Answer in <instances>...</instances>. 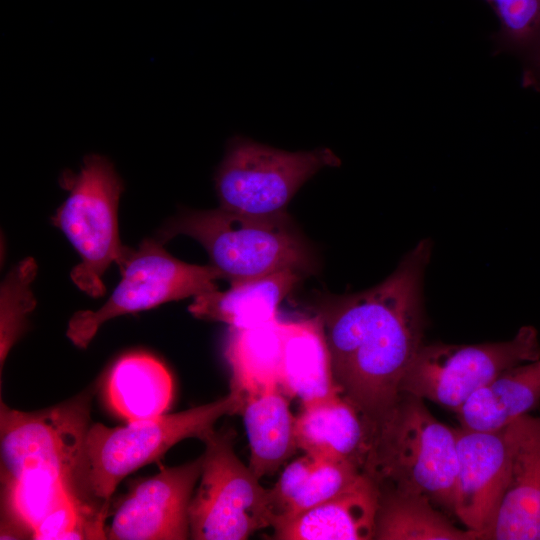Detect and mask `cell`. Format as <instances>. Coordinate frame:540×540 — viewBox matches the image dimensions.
Wrapping results in <instances>:
<instances>
[{
	"label": "cell",
	"instance_id": "obj_1",
	"mask_svg": "<svg viewBox=\"0 0 540 540\" xmlns=\"http://www.w3.org/2000/svg\"><path fill=\"white\" fill-rule=\"evenodd\" d=\"M431 252L430 240H421L381 283L319 305L335 383L368 433L396 403L423 344V281Z\"/></svg>",
	"mask_w": 540,
	"mask_h": 540
},
{
	"label": "cell",
	"instance_id": "obj_2",
	"mask_svg": "<svg viewBox=\"0 0 540 540\" xmlns=\"http://www.w3.org/2000/svg\"><path fill=\"white\" fill-rule=\"evenodd\" d=\"M457 465V429L438 421L422 398L401 392L368 433L362 472L379 490L422 494L453 512Z\"/></svg>",
	"mask_w": 540,
	"mask_h": 540
},
{
	"label": "cell",
	"instance_id": "obj_3",
	"mask_svg": "<svg viewBox=\"0 0 540 540\" xmlns=\"http://www.w3.org/2000/svg\"><path fill=\"white\" fill-rule=\"evenodd\" d=\"M243 405V396L230 390L214 402L174 414L116 427L91 424L75 474L79 495L108 514L110 499L127 475L157 461L184 439L203 441L222 416L241 414Z\"/></svg>",
	"mask_w": 540,
	"mask_h": 540
},
{
	"label": "cell",
	"instance_id": "obj_4",
	"mask_svg": "<svg viewBox=\"0 0 540 540\" xmlns=\"http://www.w3.org/2000/svg\"><path fill=\"white\" fill-rule=\"evenodd\" d=\"M197 240L211 265L230 283L279 271L310 272L308 247L286 215L256 217L225 210L194 211L174 218L161 230V241L176 235Z\"/></svg>",
	"mask_w": 540,
	"mask_h": 540
},
{
	"label": "cell",
	"instance_id": "obj_5",
	"mask_svg": "<svg viewBox=\"0 0 540 540\" xmlns=\"http://www.w3.org/2000/svg\"><path fill=\"white\" fill-rule=\"evenodd\" d=\"M59 183L68 191V197L52 217V223L81 257L70 277L89 296H102L104 272L112 263L120 267L130 250L121 244L118 229L123 182L107 158L90 154L78 173L64 171Z\"/></svg>",
	"mask_w": 540,
	"mask_h": 540
},
{
	"label": "cell",
	"instance_id": "obj_6",
	"mask_svg": "<svg viewBox=\"0 0 540 540\" xmlns=\"http://www.w3.org/2000/svg\"><path fill=\"white\" fill-rule=\"evenodd\" d=\"M234 431H212L204 440L199 486L189 507L190 538L244 540L273 527L271 491L234 452Z\"/></svg>",
	"mask_w": 540,
	"mask_h": 540
},
{
	"label": "cell",
	"instance_id": "obj_7",
	"mask_svg": "<svg viewBox=\"0 0 540 540\" xmlns=\"http://www.w3.org/2000/svg\"><path fill=\"white\" fill-rule=\"evenodd\" d=\"M341 165L329 148L289 152L235 136L216 170L220 207L250 216L278 217L297 191L326 167Z\"/></svg>",
	"mask_w": 540,
	"mask_h": 540
},
{
	"label": "cell",
	"instance_id": "obj_8",
	"mask_svg": "<svg viewBox=\"0 0 540 540\" xmlns=\"http://www.w3.org/2000/svg\"><path fill=\"white\" fill-rule=\"evenodd\" d=\"M540 358L535 327L519 328L509 340L471 345L422 344L407 368L401 392L457 412L504 371Z\"/></svg>",
	"mask_w": 540,
	"mask_h": 540
},
{
	"label": "cell",
	"instance_id": "obj_9",
	"mask_svg": "<svg viewBox=\"0 0 540 540\" xmlns=\"http://www.w3.org/2000/svg\"><path fill=\"white\" fill-rule=\"evenodd\" d=\"M93 390L60 404L25 412L1 401V480L46 475L71 481L90 427Z\"/></svg>",
	"mask_w": 540,
	"mask_h": 540
},
{
	"label": "cell",
	"instance_id": "obj_10",
	"mask_svg": "<svg viewBox=\"0 0 540 540\" xmlns=\"http://www.w3.org/2000/svg\"><path fill=\"white\" fill-rule=\"evenodd\" d=\"M119 268L122 279L106 303L95 311H78L69 320L67 337L77 347L86 348L112 318L215 290L216 280L222 279L211 264L174 258L159 238L145 239L138 249H130Z\"/></svg>",
	"mask_w": 540,
	"mask_h": 540
},
{
	"label": "cell",
	"instance_id": "obj_11",
	"mask_svg": "<svg viewBox=\"0 0 540 540\" xmlns=\"http://www.w3.org/2000/svg\"><path fill=\"white\" fill-rule=\"evenodd\" d=\"M202 457L141 479L122 499L106 528L112 540H183L190 537L189 507Z\"/></svg>",
	"mask_w": 540,
	"mask_h": 540
},
{
	"label": "cell",
	"instance_id": "obj_12",
	"mask_svg": "<svg viewBox=\"0 0 540 540\" xmlns=\"http://www.w3.org/2000/svg\"><path fill=\"white\" fill-rule=\"evenodd\" d=\"M457 474L453 513L484 540L495 522L511 471L506 428L457 429Z\"/></svg>",
	"mask_w": 540,
	"mask_h": 540
},
{
	"label": "cell",
	"instance_id": "obj_13",
	"mask_svg": "<svg viewBox=\"0 0 540 540\" xmlns=\"http://www.w3.org/2000/svg\"><path fill=\"white\" fill-rule=\"evenodd\" d=\"M505 428L510 477L484 540H540V415H522Z\"/></svg>",
	"mask_w": 540,
	"mask_h": 540
},
{
	"label": "cell",
	"instance_id": "obj_14",
	"mask_svg": "<svg viewBox=\"0 0 540 540\" xmlns=\"http://www.w3.org/2000/svg\"><path fill=\"white\" fill-rule=\"evenodd\" d=\"M379 504L376 483L362 473L334 497L277 523L273 539L370 540L374 539Z\"/></svg>",
	"mask_w": 540,
	"mask_h": 540
},
{
	"label": "cell",
	"instance_id": "obj_15",
	"mask_svg": "<svg viewBox=\"0 0 540 540\" xmlns=\"http://www.w3.org/2000/svg\"><path fill=\"white\" fill-rule=\"evenodd\" d=\"M283 335L280 389L302 406L340 395L320 317L283 321Z\"/></svg>",
	"mask_w": 540,
	"mask_h": 540
},
{
	"label": "cell",
	"instance_id": "obj_16",
	"mask_svg": "<svg viewBox=\"0 0 540 540\" xmlns=\"http://www.w3.org/2000/svg\"><path fill=\"white\" fill-rule=\"evenodd\" d=\"M295 436L305 454L363 468L367 428L357 409L341 395L302 406L295 417Z\"/></svg>",
	"mask_w": 540,
	"mask_h": 540
},
{
	"label": "cell",
	"instance_id": "obj_17",
	"mask_svg": "<svg viewBox=\"0 0 540 540\" xmlns=\"http://www.w3.org/2000/svg\"><path fill=\"white\" fill-rule=\"evenodd\" d=\"M301 273L279 271L263 277L231 283L194 297L189 312L198 319L218 321L231 328H250L278 318L281 301L299 282Z\"/></svg>",
	"mask_w": 540,
	"mask_h": 540
},
{
	"label": "cell",
	"instance_id": "obj_18",
	"mask_svg": "<svg viewBox=\"0 0 540 540\" xmlns=\"http://www.w3.org/2000/svg\"><path fill=\"white\" fill-rule=\"evenodd\" d=\"M540 403V358L512 367L475 392L456 412L462 428L493 431Z\"/></svg>",
	"mask_w": 540,
	"mask_h": 540
},
{
	"label": "cell",
	"instance_id": "obj_19",
	"mask_svg": "<svg viewBox=\"0 0 540 540\" xmlns=\"http://www.w3.org/2000/svg\"><path fill=\"white\" fill-rule=\"evenodd\" d=\"M283 321L279 318L250 328H229L225 357L231 369V390L245 399L280 389Z\"/></svg>",
	"mask_w": 540,
	"mask_h": 540
},
{
	"label": "cell",
	"instance_id": "obj_20",
	"mask_svg": "<svg viewBox=\"0 0 540 540\" xmlns=\"http://www.w3.org/2000/svg\"><path fill=\"white\" fill-rule=\"evenodd\" d=\"M76 485L46 475L1 480L0 539H33L52 515L77 500Z\"/></svg>",
	"mask_w": 540,
	"mask_h": 540
},
{
	"label": "cell",
	"instance_id": "obj_21",
	"mask_svg": "<svg viewBox=\"0 0 540 540\" xmlns=\"http://www.w3.org/2000/svg\"><path fill=\"white\" fill-rule=\"evenodd\" d=\"M106 393L111 408L127 422L164 414L173 396L167 368L145 353L120 358L110 370Z\"/></svg>",
	"mask_w": 540,
	"mask_h": 540
},
{
	"label": "cell",
	"instance_id": "obj_22",
	"mask_svg": "<svg viewBox=\"0 0 540 540\" xmlns=\"http://www.w3.org/2000/svg\"><path fill=\"white\" fill-rule=\"evenodd\" d=\"M362 473L353 463L316 458L309 454L294 460L270 489L275 512L273 527L334 497Z\"/></svg>",
	"mask_w": 540,
	"mask_h": 540
},
{
	"label": "cell",
	"instance_id": "obj_23",
	"mask_svg": "<svg viewBox=\"0 0 540 540\" xmlns=\"http://www.w3.org/2000/svg\"><path fill=\"white\" fill-rule=\"evenodd\" d=\"M257 478L274 474L298 449L295 417L280 389L248 396L241 411Z\"/></svg>",
	"mask_w": 540,
	"mask_h": 540
},
{
	"label": "cell",
	"instance_id": "obj_24",
	"mask_svg": "<svg viewBox=\"0 0 540 540\" xmlns=\"http://www.w3.org/2000/svg\"><path fill=\"white\" fill-rule=\"evenodd\" d=\"M374 539L480 540V535L473 530L454 526L422 494L381 489Z\"/></svg>",
	"mask_w": 540,
	"mask_h": 540
},
{
	"label": "cell",
	"instance_id": "obj_25",
	"mask_svg": "<svg viewBox=\"0 0 540 540\" xmlns=\"http://www.w3.org/2000/svg\"><path fill=\"white\" fill-rule=\"evenodd\" d=\"M499 21L496 52L511 53L526 63L540 50V0H485Z\"/></svg>",
	"mask_w": 540,
	"mask_h": 540
},
{
	"label": "cell",
	"instance_id": "obj_26",
	"mask_svg": "<svg viewBox=\"0 0 540 540\" xmlns=\"http://www.w3.org/2000/svg\"><path fill=\"white\" fill-rule=\"evenodd\" d=\"M36 273L33 259L21 261L5 278L1 287L0 370L35 306L30 284Z\"/></svg>",
	"mask_w": 540,
	"mask_h": 540
},
{
	"label": "cell",
	"instance_id": "obj_27",
	"mask_svg": "<svg viewBox=\"0 0 540 540\" xmlns=\"http://www.w3.org/2000/svg\"><path fill=\"white\" fill-rule=\"evenodd\" d=\"M522 84L526 88L540 91V50L533 58L524 63Z\"/></svg>",
	"mask_w": 540,
	"mask_h": 540
}]
</instances>
